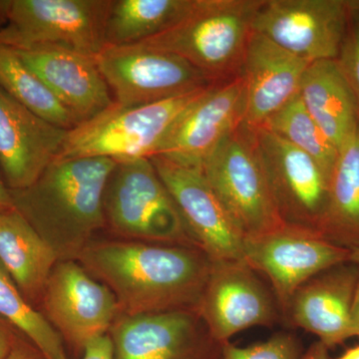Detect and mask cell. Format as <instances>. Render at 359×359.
Segmentation results:
<instances>
[{
    "instance_id": "cell-13",
    "label": "cell",
    "mask_w": 359,
    "mask_h": 359,
    "mask_svg": "<svg viewBox=\"0 0 359 359\" xmlns=\"http://www.w3.org/2000/svg\"><path fill=\"white\" fill-rule=\"evenodd\" d=\"M252 132L283 223L320 235L328 186L320 165L311 156L266 129L259 127Z\"/></svg>"
},
{
    "instance_id": "cell-14",
    "label": "cell",
    "mask_w": 359,
    "mask_h": 359,
    "mask_svg": "<svg viewBox=\"0 0 359 359\" xmlns=\"http://www.w3.org/2000/svg\"><path fill=\"white\" fill-rule=\"evenodd\" d=\"M108 334L114 359L221 358L222 344L193 311L119 314Z\"/></svg>"
},
{
    "instance_id": "cell-20",
    "label": "cell",
    "mask_w": 359,
    "mask_h": 359,
    "mask_svg": "<svg viewBox=\"0 0 359 359\" xmlns=\"http://www.w3.org/2000/svg\"><path fill=\"white\" fill-rule=\"evenodd\" d=\"M311 63L252 32L241 68L245 82L244 124L259 128L299 94Z\"/></svg>"
},
{
    "instance_id": "cell-8",
    "label": "cell",
    "mask_w": 359,
    "mask_h": 359,
    "mask_svg": "<svg viewBox=\"0 0 359 359\" xmlns=\"http://www.w3.org/2000/svg\"><path fill=\"white\" fill-rule=\"evenodd\" d=\"M95 58L114 102L124 107L162 102L215 84L181 56L145 44L106 46Z\"/></svg>"
},
{
    "instance_id": "cell-35",
    "label": "cell",
    "mask_w": 359,
    "mask_h": 359,
    "mask_svg": "<svg viewBox=\"0 0 359 359\" xmlns=\"http://www.w3.org/2000/svg\"><path fill=\"white\" fill-rule=\"evenodd\" d=\"M353 320L354 330H355V337H359V278L358 287H356L355 295H354Z\"/></svg>"
},
{
    "instance_id": "cell-33",
    "label": "cell",
    "mask_w": 359,
    "mask_h": 359,
    "mask_svg": "<svg viewBox=\"0 0 359 359\" xmlns=\"http://www.w3.org/2000/svg\"><path fill=\"white\" fill-rule=\"evenodd\" d=\"M330 349L323 342L316 341L304 351L301 359H330Z\"/></svg>"
},
{
    "instance_id": "cell-1",
    "label": "cell",
    "mask_w": 359,
    "mask_h": 359,
    "mask_svg": "<svg viewBox=\"0 0 359 359\" xmlns=\"http://www.w3.org/2000/svg\"><path fill=\"white\" fill-rule=\"evenodd\" d=\"M114 294L120 314L193 311L212 262L199 249L154 243H90L77 259Z\"/></svg>"
},
{
    "instance_id": "cell-31",
    "label": "cell",
    "mask_w": 359,
    "mask_h": 359,
    "mask_svg": "<svg viewBox=\"0 0 359 359\" xmlns=\"http://www.w3.org/2000/svg\"><path fill=\"white\" fill-rule=\"evenodd\" d=\"M4 359H46L32 342L18 334L11 351Z\"/></svg>"
},
{
    "instance_id": "cell-3",
    "label": "cell",
    "mask_w": 359,
    "mask_h": 359,
    "mask_svg": "<svg viewBox=\"0 0 359 359\" xmlns=\"http://www.w3.org/2000/svg\"><path fill=\"white\" fill-rule=\"evenodd\" d=\"M261 1L198 0L178 25L140 43L181 56L215 83L229 81L240 76Z\"/></svg>"
},
{
    "instance_id": "cell-19",
    "label": "cell",
    "mask_w": 359,
    "mask_h": 359,
    "mask_svg": "<svg viewBox=\"0 0 359 359\" xmlns=\"http://www.w3.org/2000/svg\"><path fill=\"white\" fill-rule=\"evenodd\" d=\"M359 269L346 264L320 273L295 292L283 316L328 349L355 337L353 306Z\"/></svg>"
},
{
    "instance_id": "cell-7",
    "label": "cell",
    "mask_w": 359,
    "mask_h": 359,
    "mask_svg": "<svg viewBox=\"0 0 359 359\" xmlns=\"http://www.w3.org/2000/svg\"><path fill=\"white\" fill-rule=\"evenodd\" d=\"M111 0L0 1V44L15 49L35 45L65 47L96 56L104 47Z\"/></svg>"
},
{
    "instance_id": "cell-21",
    "label": "cell",
    "mask_w": 359,
    "mask_h": 359,
    "mask_svg": "<svg viewBox=\"0 0 359 359\" xmlns=\"http://www.w3.org/2000/svg\"><path fill=\"white\" fill-rule=\"evenodd\" d=\"M299 95L314 121L339 150L359 126V104L337 59L311 63Z\"/></svg>"
},
{
    "instance_id": "cell-27",
    "label": "cell",
    "mask_w": 359,
    "mask_h": 359,
    "mask_svg": "<svg viewBox=\"0 0 359 359\" xmlns=\"http://www.w3.org/2000/svg\"><path fill=\"white\" fill-rule=\"evenodd\" d=\"M261 127L311 156L330 180L339 149L314 121L299 94L271 115Z\"/></svg>"
},
{
    "instance_id": "cell-17",
    "label": "cell",
    "mask_w": 359,
    "mask_h": 359,
    "mask_svg": "<svg viewBox=\"0 0 359 359\" xmlns=\"http://www.w3.org/2000/svg\"><path fill=\"white\" fill-rule=\"evenodd\" d=\"M67 132L0 88V169L7 188L22 190L32 185L60 154Z\"/></svg>"
},
{
    "instance_id": "cell-32",
    "label": "cell",
    "mask_w": 359,
    "mask_h": 359,
    "mask_svg": "<svg viewBox=\"0 0 359 359\" xmlns=\"http://www.w3.org/2000/svg\"><path fill=\"white\" fill-rule=\"evenodd\" d=\"M18 334L11 325L0 318V359L6 358L11 351Z\"/></svg>"
},
{
    "instance_id": "cell-24",
    "label": "cell",
    "mask_w": 359,
    "mask_h": 359,
    "mask_svg": "<svg viewBox=\"0 0 359 359\" xmlns=\"http://www.w3.org/2000/svg\"><path fill=\"white\" fill-rule=\"evenodd\" d=\"M198 0H111L105 28L106 46H126L157 36L178 25Z\"/></svg>"
},
{
    "instance_id": "cell-34",
    "label": "cell",
    "mask_w": 359,
    "mask_h": 359,
    "mask_svg": "<svg viewBox=\"0 0 359 359\" xmlns=\"http://www.w3.org/2000/svg\"><path fill=\"white\" fill-rule=\"evenodd\" d=\"M14 208L13 197L11 191L4 184V180L0 175V212Z\"/></svg>"
},
{
    "instance_id": "cell-22",
    "label": "cell",
    "mask_w": 359,
    "mask_h": 359,
    "mask_svg": "<svg viewBox=\"0 0 359 359\" xmlns=\"http://www.w3.org/2000/svg\"><path fill=\"white\" fill-rule=\"evenodd\" d=\"M58 261L50 245L15 208L0 212V264L33 306L41 302Z\"/></svg>"
},
{
    "instance_id": "cell-36",
    "label": "cell",
    "mask_w": 359,
    "mask_h": 359,
    "mask_svg": "<svg viewBox=\"0 0 359 359\" xmlns=\"http://www.w3.org/2000/svg\"><path fill=\"white\" fill-rule=\"evenodd\" d=\"M337 359H359V344L347 349Z\"/></svg>"
},
{
    "instance_id": "cell-12",
    "label": "cell",
    "mask_w": 359,
    "mask_h": 359,
    "mask_svg": "<svg viewBox=\"0 0 359 359\" xmlns=\"http://www.w3.org/2000/svg\"><path fill=\"white\" fill-rule=\"evenodd\" d=\"M197 313L219 344L247 328L273 327L282 316L273 290L244 259L212 263Z\"/></svg>"
},
{
    "instance_id": "cell-5",
    "label": "cell",
    "mask_w": 359,
    "mask_h": 359,
    "mask_svg": "<svg viewBox=\"0 0 359 359\" xmlns=\"http://www.w3.org/2000/svg\"><path fill=\"white\" fill-rule=\"evenodd\" d=\"M104 212L111 230L129 241L196 248L149 158L116 163L106 185Z\"/></svg>"
},
{
    "instance_id": "cell-25",
    "label": "cell",
    "mask_w": 359,
    "mask_h": 359,
    "mask_svg": "<svg viewBox=\"0 0 359 359\" xmlns=\"http://www.w3.org/2000/svg\"><path fill=\"white\" fill-rule=\"evenodd\" d=\"M0 88L35 115L58 128H75L79 122L58 100L41 78L13 47L0 44Z\"/></svg>"
},
{
    "instance_id": "cell-10",
    "label": "cell",
    "mask_w": 359,
    "mask_h": 359,
    "mask_svg": "<svg viewBox=\"0 0 359 359\" xmlns=\"http://www.w3.org/2000/svg\"><path fill=\"white\" fill-rule=\"evenodd\" d=\"M351 254L318 233L289 226L244 241V261L268 278L282 316L299 287L327 269L349 263Z\"/></svg>"
},
{
    "instance_id": "cell-30",
    "label": "cell",
    "mask_w": 359,
    "mask_h": 359,
    "mask_svg": "<svg viewBox=\"0 0 359 359\" xmlns=\"http://www.w3.org/2000/svg\"><path fill=\"white\" fill-rule=\"evenodd\" d=\"M80 359H114V351L110 335H103L90 341L85 346Z\"/></svg>"
},
{
    "instance_id": "cell-23",
    "label": "cell",
    "mask_w": 359,
    "mask_h": 359,
    "mask_svg": "<svg viewBox=\"0 0 359 359\" xmlns=\"http://www.w3.org/2000/svg\"><path fill=\"white\" fill-rule=\"evenodd\" d=\"M320 235L339 247L359 249V126L339 148Z\"/></svg>"
},
{
    "instance_id": "cell-6",
    "label": "cell",
    "mask_w": 359,
    "mask_h": 359,
    "mask_svg": "<svg viewBox=\"0 0 359 359\" xmlns=\"http://www.w3.org/2000/svg\"><path fill=\"white\" fill-rule=\"evenodd\" d=\"M202 172L245 238L285 226L273 202L254 132L244 123L215 151Z\"/></svg>"
},
{
    "instance_id": "cell-18",
    "label": "cell",
    "mask_w": 359,
    "mask_h": 359,
    "mask_svg": "<svg viewBox=\"0 0 359 359\" xmlns=\"http://www.w3.org/2000/svg\"><path fill=\"white\" fill-rule=\"evenodd\" d=\"M13 49L79 124L114 104L95 56L53 45Z\"/></svg>"
},
{
    "instance_id": "cell-11",
    "label": "cell",
    "mask_w": 359,
    "mask_h": 359,
    "mask_svg": "<svg viewBox=\"0 0 359 359\" xmlns=\"http://www.w3.org/2000/svg\"><path fill=\"white\" fill-rule=\"evenodd\" d=\"M43 316L61 339L83 353L92 340L109 334L120 314L114 294L78 261H58L41 299Z\"/></svg>"
},
{
    "instance_id": "cell-28",
    "label": "cell",
    "mask_w": 359,
    "mask_h": 359,
    "mask_svg": "<svg viewBox=\"0 0 359 359\" xmlns=\"http://www.w3.org/2000/svg\"><path fill=\"white\" fill-rule=\"evenodd\" d=\"M304 353L301 341L294 334L278 332L266 341L245 347L224 342L219 359H301Z\"/></svg>"
},
{
    "instance_id": "cell-26",
    "label": "cell",
    "mask_w": 359,
    "mask_h": 359,
    "mask_svg": "<svg viewBox=\"0 0 359 359\" xmlns=\"http://www.w3.org/2000/svg\"><path fill=\"white\" fill-rule=\"evenodd\" d=\"M0 318L43 354L46 359H68L63 340L43 313L26 299L0 264Z\"/></svg>"
},
{
    "instance_id": "cell-9",
    "label": "cell",
    "mask_w": 359,
    "mask_h": 359,
    "mask_svg": "<svg viewBox=\"0 0 359 359\" xmlns=\"http://www.w3.org/2000/svg\"><path fill=\"white\" fill-rule=\"evenodd\" d=\"M351 14L346 0H262L252 32L309 63L339 57Z\"/></svg>"
},
{
    "instance_id": "cell-2",
    "label": "cell",
    "mask_w": 359,
    "mask_h": 359,
    "mask_svg": "<svg viewBox=\"0 0 359 359\" xmlns=\"http://www.w3.org/2000/svg\"><path fill=\"white\" fill-rule=\"evenodd\" d=\"M115 166L109 158L57 157L32 185L9 190L14 208L59 261H77L105 226L104 195Z\"/></svg>"
},
{
    "instance_id": "cell-37",
    "label": "cell",
    "mask_w": 359,
    "mask_h": 359,
    "mask_svg": "<svg viewBox=\"0 0 359 359\" xmlns=\"http://www.w3.org/2000/svg\"><path fill=\"white\" fill-rule=\"evenodd\" d=\"M349 263H353L359 266V249L351 250V257H349Z\"/></svg>"
},
{
    "instance_id": "cell-16",
    "label": "cell",
    "mask_w": 359,
    "mask_h": 359,
    "mask_svg": "<svg viewBox=\"0 0 359 359\" xmlns=\"http://www.w3.org/2000/svg\"><path fill=\"white\" fill-rule=\"evenodd\" d=\"M178 207L194 244L214 262L244 259L245 237L202 171L150 158Z\"/></svg>"
},
{
    "instance_id": "cell-29",
    "label": "cell",
    "mask_w": 359,
    "mask_h": 359,
    "mask_svg": "<svg viewBox=\"0 0 359 359\" xmlns=\"http://www.w3.org/2000/svg\"><path fill=\"white\" fill-rule=\"evenodd\" d=\"M337 61L359 104V0L351 1L348 26Z\"/></svg>"
},
{
    "instance_id": "cell-15",
    "label": "cell",
    "mask_w": 359,
    "mask_h": 359,
    "mask_svg": "<svg viewBox=\"0 0 359 359\" xmlns=\"http://www.w3.org/2000/svg\"><path fill=\"white\" fill-rule=\"evenodd\" d=\"M245 106L241 75L211 85L180 118L156 156L202 171L215 151L244 121Z\"/></svg>"
},
{
    "instance_id": "cell-4",
    "label": "cell",
    "mask_w": 359,
    "mask_h": 359,
    "mask_svg": "<svg viewBox=\"0 0 359 359\" xmlns=\"http://www.w3.org/2000/svg\"><path fill=\"white\" fill-rule=\"evenodd\" d=\"M209 87L148 105L124 107L114 102L69 130L58 157H102L116 163L150 159L158 154L180 118Z\"/></svg>"
}]
</instances>
